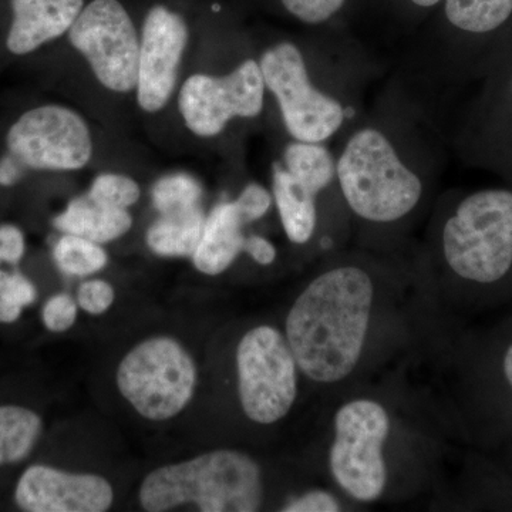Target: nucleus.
Listing matches in <instances>:
<instances>
[{
	"label": "nucleus",
	"mask_w": 512,
	"mask_h": 512,
	"mask_svg": "<svg viewBox=\"0 0 512 512\" xmlns=\"http://www.w3.org/2000/svg\"><path fill=\"white\" fill-rule=\"evenodd\" d=\"M446 143L440 117L393 83L336 157V183L353 217L376 228L412 220L433 192Z\"/></svg>",
	"instance_id": "nucleus-1"
},
{
	"label": "nucleus",
	"mask_w": 512,
	"mask_h": 512,
	"mask_svg": "<svg viewBox=\"0 0 512 512\" xmlns=\"http://www.w3.org/2000/svg\"><path fill=\"white\" fill-rule=\"evenodd\" d=\"M382 302V279L365 259L320 269L286 313L284 333L302 376L318 386L348 382L365 362Z\"/></svg>",
	"instance_id": "nucleus-2"
},
{
	"label": "nucleus",
	"mask_w": 512,
	"mask_h": 512,
	"mask_svg": "<svg viewBox=\"0 0 512 512\" xmlns=\"http://www.w3.org/2000/svg\"><path fill=\"white\" fill-rule=\"evenodd\" d=\"M431 222V259L448 284L474 296L511 291L512 184L450 192Z\"/></svg>",
	"instance_id": "nucleus-3"
},
{
	"label": "nucleus",
	"mask_w": 512,
	"mask_h": 512,
	"mask_svg": "<svg viewBox=\"0 0 512 512\" xmlns=\"http://www.w3.org/2000/svg\"><path fill=\"white\" fill-rule=\"evenodd\" d=\"M138 500L150 512L184 505L202 512H255L264 507V470L244 451L218 448L151 471Z\"/></svg>",
	"instance_id": "nucleus-4"
},
{
	"label": "nucleus",
	"mask_w": 512,
	"mask_h": 512,
	"mask_svg": "<svg viewBox=\"0 0 512 512\" xmlns=\"http://www.w3.org/2000/svg\"><path fill=\"white\" fill-rule=\"evenodd\" d=\"M393 426L392 412L373 397H353L333 416L330 477L356 503H376L389 490L387 447Z\"/></svg>",
	"instance_id": "nucleus-5"
},
{
	"label": "nucleus",
	"mask_w": 512,
	"mask_h": 512,
	"mask_svg": "<svg viewBox=\"0 0 512 512\" xmlns=\"http://www.w3.org/2000/svg\"><path fill=\"white\" fill-rule=\"evenodd\" d=\"M266 90L275 97L289 136L303 143L332 140L348 120V107L335 93L313 82L301 47L281 42L259 57Z\"/></svg>",
	"instance_id": "nucleus-6"
},
{
	"label": "nucleus",
	"mask_w": 512,
	"mask_h": 512,
	"mask_svg": "<svg viewBox=\"0 0 512 512\" xmlns=\"http://www.w3.org/2000/svg\"><path fill=\"white\" fill-rule=\"evenodd\" d=\"M448 144L461 163L512 184V59L471 87Z\"/></svg>",
	"instance_id": "nucleus-7"
},
{
	"label": "nucleus",
	"mask_w": 512,
	"mask_h": 512,
	"mask_svg": "<svg viewBox=\"0 0 512 512\" xmlns=\"http://www.w3.org/2000/svg\"><path fill=\"white\" fill-rule=\"evenodd\" d=\"M119 392L141 417L174 419L194 397L198 370L194 357L170 336H153L121 359L116 373Z\"/></svg>",
	"instance_id": "nucleus-8"
},
{
	"label": "nucleus",
	"mask_w": 512,
	"mask_h": 512,
	"mask_svg": "<svg viewBox=\"0 0 512 512\" xmlns=\"http://www.w3.org/2000/svg\"><path fill=\"white\" fill-rule=\"evenodd\" d=\"M237 389L242 412L258 426H274L298 400L301 369L285 333L272 325L249 329L237 346Z\"/></svg>",
	"instance_id": "nucleus-9"
},
{
	"label": "nucleus",
	"mask_w": 512,
	"mask_h": 512,
	"mask_svg": "<svg viewBox=\"0 0 512 512\" xmlns=\"http://www.w3.org/2000/svg\"><path fill=\"white\" fill-rule=\"evenodd\" d=\"M69 39L106 89H136L140 37L119 0H93L73 23Z\"/></svg>",
	"instance_id": "nucleus-10"
},
{
	"label": "nucleus",
	"mask_w": 512,
	"mask_h": 512,
	"mask_svg": "<svg viewBox=\"0 0 512 512\" xmlns=\"http://www.w3.org/2000/svg\"><path fill=\"white\" fill-rule=\"evenodd\" d=\"M266 87L256 59H245L225 76L194 74L185 80L178 104L198 137L221 134L234 119H255L264 110Z\"/></svg>",
	"instance_id": "nucleus-11"
},
{
	"label": "nucleus",
	"mask_w": 512,
	"mask_h": 512,
	"mask_svg": "<svg viewBox=\"0 0 512 512\" xmlns=\"http://www.w3.org/2000/svg\"><path fill=\"white\" fill-rule=\"evenodd\" d=\"M6 146L32 170H80L93 156L86 121L76 111L56 104L22 114L9 128Z\"/></svg>",
	"instance_id": "nucleus-12"
},
{
	"label": "nucleus",
	"mask_w": 512,
	"mask_h": 512,
	"mask_svg": "<svg viewBox=\"0 0 512 512\" xmlns=\"http://www.w3.org/2000/svg\"><path fill=\"white\" fill-rule=\"evenodd\" d=\"M187 43L188 26L178 13L161 5L150 9L140 37L136 87L144 111L157 113L170 100Z\"/></svg>",
	"instance_id": "nucleus-13"
},
{
	"label": "nucleus",
	"mask_w": 512,
	"mask_h": 512,
	"mask_svg": "<svg viewBox=\"0 0 512 512\" xmlns=\"http://www.w3.org/2000/svg\"><path fill=\"white\" fill-rule=\"evenodd\" d=\"M15 501L28 512H104L114 503V490L109 480L97 474L35 464L20 476Z\"/></svg>",
	"instance_id": "nucleus-14"
},
{
	"label": "nucleus",
	"mask_w": 512,
	"mask_h": 512,
	"mask_svg": "<svg viewBox=\"0 0 512 512\" xmlns=\"http://www.w3.org/2000/svg\"><path fill=\"white\" fill-rule=\"evenodd\" d=\"M84 0H12L13 20L6 47L26 56L69 32L83 10Z\"/></svg>",
	"instance_id": "nucleus-15"
},
{
	"label": "nucleus",
	"mask_w": 512,
	"mask_h": 512,
	"mask_svg": "<svg viewBox=\"0 0 512 512\" xmlns=\"http://www.w3.org/2000/svg\"><path fill=\"white\" fill-rule=\"evenodd\" d=\"M247 225L235 200L215 205L205 218L200 244L192 255L195 268L208 276L224 274L244 252Z\"/></svg>",
	"instance_id": "nucleus-16"
},
{
	"label": "nucleus",
	"mask_w": 512,
	"mask_h": 512,
	"mask_svg": "<svg viewBox=\"0 0 512 512\" xmlns=\"http://www.w3.org/2000/svg\"><path fill=\"white\" fill-rule=\"evenodd\" d=\"M319 194L308 184L293 177L281 163L272 175V198L286 237L295 245H306L319 227Z\"/></svg>",
	"instance_id": "nucleus-17"
},
{
	"label": "nucleus",
	"mask_w": 512,
	"mask_h": 512,
	"mask_svg": "<svg viewBox=\"0 0 512 512\" xmlns=\"http://www.w3.org/2000/svg\"><path fill=\"white\" fill-rule=\"evenodd\" d=\"M57 231L77 235L107 244L126 235L133 227V217L127 210L104 207L89 197L74 198L66 210L53 220Z\"/></svg>",
	"instance_id": "nucleus-18"
},
{
	"label": "nucleus",
	"mask_w": 512,
	"mask_h": 512,
	"mask_svg": "<svg viewBox=\"0 0 512 512\" xmlns=\"http://www.w3.org/2000/svg\"><path fill=\"white\" fill-rule=\"evenodd\" d=\"M205 214L200 207L161 215L148 228L147 247L163 258H188L200 244Z\"/></svg>",
	"instance_id": "nucleus-19"
},
{
	"label": "nucleus",
	"mask_w": 512,
	"mask_h": 512,
	"mask_svg": "<svg viewBox=\"0 0 512 512\" xmlns=\"http://www.w3.org/2000/svg\"><path fill=\"white\" fill-rule=\"evenodd\" d=\"M42 431V417L28 407L0 406V467L25 460Z\"/></svg>",
	"instance_id": "nucleus-20"
},
{
	"label": "nucleus",
	"mask_w": 512,
	"mask_h": 512,
	"mask_svg": "<svg viewBox=\"0 0 512 512\" xmlns=\"http://www.w3.org/2000/svg\"><path fill=\"white\" fill-rule=\"evenodd\" d=\"M282 165L298 180L323 194L336 183V157L326 143L293 140L285 147Z\"/></svg>",
	"instance_id": "nucleus-21"
},
{
	"label": "nucleus",
	"mask_w": 512,
	"mask_h": 512,
	"mask_svg": "<svg viewBox=\"0 0 512 512\" xmlns=\"http://www.w3.org/2000/svg\"><path fill=\"white\" fill-rule=\"evenodd\" d=\"M53 259L63 274L86 278L103 271L109 262V255L97 242L77 235L63 234L53 248Z\"/></svg>",
	"instance_id": "nucleus-22"
},
{
	"label": "nucleus",
	"mask_w": 512,
	"mask_h": 512,
	"mask_svg": "<svg viewBox=\"0 0 512 512\" xmlns=\"http://www.w3.org/2000/svg\"><path fill=\"white\" fill-rule=\"evenodd\" d=\"M151 198L161 215L174 214L200 207L202 187L190 174H168L154 184Z\"/></svg>",
	"instance_id": "nucleus-23"
},
{
	"label": "nucleus",
	"mask_w": 512,
	"mask_h": 512,
	"mask_svg": "<svg viewBox=\"0 0 512 512\" xmlns=\"http://www.w3.org/2000/svg\"><path fill=\"white\" fill-rule=\"evenodd\" d=\"M87 197L104 207L127 210L140 200L141 190L140 185L127 175L107 173L93 181Z\"/></svg>",
	"instance_id": "nucleus-24"
},
{
	"label": "nucleus",
	"mask_w": 512,
	"mask_h": 512,
	"mask_svg": "<svg viewBox=\"0 0 512 512\" xmlns=\"http://www.w3.org/2000/svg\"><path fill=\"white\" fill-rule=\"evenodd\" d=\"M289 15L308 26L328 23L345 8L348 0H281Z\"/></svg>",
	"instance_id": "nucleus-25"
},
{
	"label": "nucleus",
	"mask_w": 512,
	"mask_h": 512,
	"mask_svg": "<svg viewBox=\"0 0 512 512\" xmlns=\"http://www.w3.org/2000/svg\"><path fill=\"white\" fill-rule=\"evenodd\" d=\"M76 299L67 293H57L47 299L42 308V322L49 332L63 333L72 329L77 319Z\"/></svg>",
	"instance_id": "nucleus-26"
},
{
	"label": "nucleus",
	"mask_w": 512,
	"mask_h": 512,
	"mask_svg": "<svg viewBox=\"0 0 512 512\" xmlns=\"http://www.w3.org/2000/svg\"><path fill=\"white\" fill-rule=\"evenodd\" d=\"M114 301H116V291L103 279H89L77 288V305L89 315H103L113 306Z\"/></svg>",
	"instance_id": "nucleus-27"
},
{
	"label": "nucleus",
	"mask_w": 512,
	"mask_h": 512,
	"mask_svg": "<svg viewBox=\"0 0 512 512\" xmlns=\"http://www.w3.org/2000/svg\"><path fill=\"white\" fill-rule=\"evenodd\" d=\"M272 201H274L272 192L255 183L248 184L238 195V198H235L239 211L244 215L248 224L262 220L271 210Z\"/></svg>",
	"instance_id": "nucleus-28"
},
{
	"label": "nucleus",
	"mask_w": 512,
	"mask_h": 512,
	"mask_svg": "<svg viewBox=\"0 0 512 512\" xmlns=\"http://www.w3.org/2000/svg\"><path fill=\"white\" fill-rule=\"evenodd\" d=\"M343 505L339 498L326 490H309L296 495L282 507L285 512H339Z\"/></svg>",
	"instance_id": "nucleus-29"
},
{
	"label": "nucleus",
	"mask_w": 512,
	"mask_h": 512,
	"mask_svg": "<svg viewBox=\"0 0 512 512\" xmlns=\"http://www.w3.org/2000/svg\"><path fill=\"white\" fill-rule=\"evenodd\" d=\"M26 242L22 229L15 225H0V259L10 265H18L25 256Z\"/></svg>",
	"instance_id": "nucleus-30"
},
{
	"label": "nucleus",
	"mask_w": 512,
	"mask_h": 512,
	"mask_svg": "<svg viewBox=\"0 0 512 512\" xmlns=\"http://www.w3.org/2000/svg\"><path fill=\"white\" fill-rule=\"evenodd\" d=\"M23 308L16 301L9 272L0 269V323L10 325L22 315Z\"/></svg>",
	"instance_id": "nucleus-31"
},
{
	"label": "nucleus",
	"mask_w": 512,
	"mask_h": 512,
	"mask_svg": "<svg viewBox=\"0 0 512 512\" xmlns=\"http://www.w3.org/2000/svg\"><path fill=\"white\" fill-rule=\"evenodd\" d=\"M245 254L251 256L258 265L269 266L274 264L276 255L275 245L262 235H249L245 241Z\"/></svg>",
	"instance_id": "nucleus-32"
},
{
	"label": "nucleus",
	"mask_w": 512,
	"mask_h": 512,
	"mask_svg": "<svg viewBox=\"0 0 512 512\" xmlns=\"http://www.w3.org/2000/svg\"><path fill=\"white\" fill-rule=\"evenodd\" d=\"M497 357L495 367H497V379L500 382L498 386L512 406V339L505 343Z\"/></svg>",
	"instance_id": "nucleus-33"
},
{
	"label": "nucleus",
	"mask_w": 512,
	"mask_h": 512,
	"mask_svg": "<svg viewBox=\"0 0 512 512\" xmlns=\"http://www.w3.org/2000/svg\"><path fill=\"white\" fill-rule=\"evenodd\" d=\"M26 167L12 153L0 158V185L13 187L25 174Z\"/></svg>",
	"instance_id": "nucleus-34"
},
{
	"label": "nucleus",
	"mask_w": 512,
	"mask_h": 512,
	"mask_svg": "<svg viewBox=\"0 0 512 512\" xmlns=\"http://www.w3.org/2000/svg\"><path fill=\"white\" fill-rule=\"evenodd\" d=\"M407 2L412 3L414 8L421 10H430L433 8H437L443 3V0H407Z\"/></svg>",
	"instance_id": "nucleus-35"
},
{
	"label": "nucleus",
	"mask_w": 512,
	"mask_h": 512,
	"mask_svg": "<svg viewBox=\"0 0 512 512\" xmlns=\"http://www.w3.org/2000/svg\"><path fill=\"white\" fill-rule=\"evenodd\" d=\"M0 264H2V259H0Z\"/></svg>",
	"instance_id": "nucleus-36"
}]
</instances>
